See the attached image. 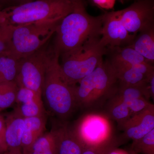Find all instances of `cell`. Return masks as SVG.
Returning a JSON list of instances; mask_svg holds the SVG:
<instances>
[{"label": "cell", "mask_w": 154, "mask_h": 154, "mask_svg": "<svg viewBox=\"0 0 154 154\" xmlns=\"http://www.w3.org/2000/svg\"><path fill=\"white\" fill-rule=\"evenodd\" d=\"M102 15L94 17L80 0L73 11L64 17L56 30L52 46L60 56L76 49L90 38L101 37Z\"/></svg>", "instance_id": "cell-1"}, {"label": "cell", "mask_w": 154, "mask_h": 154, "mask_svg": "<svg viewBox=\"0 0 154 154\" xmlns=\"http://www.w3.org/2000/svg\"><path fill=\"white\" fill-rule=\"evenodd\" d=\"M80 0H34L0 10V22L11 29L35 24L59 22L73 11Z\"/></svg>", "instance_id": "cell-2"}, {"label": "cell", "mask_w": 154, "mask_h": 154, "mask_svg": "<svg viewBox=\"0 0 154 154\" xmlns=\"http://www.w3.org/2000/svg\"><path fill=\"white\" fill-rule=\"evenodd\" d=\"M59 58L53 47L45 76L42 97L51 114L60 120H65L77 106L74 86L70 85L63 76Z\"/></svg>", "instance_id": "cell-3"}, {"label": "cell", "mask_w": 154, "mask_h": 154, "mask_svg": "<svg viewBox=\"0 0 154 154\" xmlns=\"http://www.w3.org/2000/svg\"><path fill=\"white\" fill-rule=\"evenodd\" d=\"M74 86L77 107H98L116 93L118 83L109 60H104Z\"/></svg>", "instance_id": "cell-4"}, {"label": "cell", "mask_w": 154, "mask_h": 154, "mask_svg": "<svg viewBox=\"0 0 154 154\" xmlns=\"http://www.w3.org/2000/svg\"><path fill=\"white\" fill-rule=\"evenodd\" d=\"M100 38H90L80 47L60 57L61 72L70 85H76L104 60L107 49L100 43Z\"/></svg>", "instance_id": "cell-5"}, {"label": "cell", "mask_w": 154, "mask_h": 154, "mask_svg": "<svg viewBox=\"0 0 154 154\" xmlns=\"http://www.w3.org/2000/svg\"><path fill=\"white\" fill-rule=\"evenodd\" d=\"M60 21L35 23L11 29V55L19 60L43 47L54 34Z\"/></svg>", "instance_id": "cell-6"}, {"label": "cell", "mask_w": 154, "mask_h": 154, "mask_svg": "<svg viewBox=\"0 0 154 154\" xmlns=\"http://www.w3.org/2000/svg\"><path fill=\"white\" fill-rule=\"evenodd\" d=\"M49 42L32 54L19 60L15 82L19 88L30 89L42 97V87L52 46Z\"/></svg>", "instance_id": "cell-7"}, {"label": "cell", "mask_w": 154, "mask_h": 154, "mask_svg": "<svg viewBox=\"0 0 154 154\" xmlns=\"http://www.w3.org/2000/svg\"><path fill=\"white\" fill-rule=\"evenodd\" d=\"M72 127L85 148L116 137L111 119L106 113H87L81 116Z\"/></svg>", "instance_id": "cell-8"}, {"label": "cell", "mask_w": 154, "mask_h": 154, "mask_svg": "<svg viewBox=\"0 0 154 154\" xmlns=\"http://www.w3.org/2000/svg\"><path fill=\"white\" fill-rule=\"evenodd\" d=\"M119 12L124 27L134 36L146 28L154 26V0L135 1Z\"/></svg>", "instance_id": "cell-9"}, {"label": "cell", "mask_w": 154, "mask_h": 154, "mask_svg": "<svg viewBox=\"0 0 154 154\" xmlns=\"http://www.w3.org/2000/svg\"><path fill=\"white\" fill-rule=\"evenodd\" d=\"M102 28L100 42L107 49L128 46L136 36L129 33L122 22L119 11L102 15Z\"/></svg>", "instance_id": "cell-10"}, {"label": "cell", "mask_w": 154, "mask_h": 154, "mask_svg": "<svg viewBox=\"0 0 154 154\" xmlns=\"http://www.w3.org/2000/svg\"><path fill=\"white\" fill-rule=\"evenodd\" d=\"M120 129L123 131L122 138L137 140L154 129V106L151 104L139 113L132 116Z\"/></svg>", "instance_id": "cell-11"}, {"label": "cell", "mask_w": 154, "mask_h": 154, "mask_svg": "<svg viewBox=\"0 0 154 154\" xmlns=\"http://www.w3.org/2000/svg\"><path fill=\"white\" fill-rule=\"evenodd\" d=\"M57 154H82L85 147L65 120H60L52 128Z\"/></svg>", "instance_id": "cell-12"}, {"label": "cell", "mask_w": 154, "mask_h": 154, "mask_svg": "<svg viewBox=\"0 0 154 154\" xmlns=\"http://www.w3.org/2000/svg\"><path fill=\"white\" fill-rule=\"evenodd\" d=\"M5 116L8 151L22 152V140L25 126V118L15 110Z\"/></svg>", "instance_id": "cell-13"}, {"label": "cell", "mask_w": 154, "mask_h": 154, "mask_svg": "<svg viewBox=\"0 0 154 154\" xmlns=\"http://www.w3.org/2000/svg\"><path fill=\"white\" fill-rule=\"evenodd\" d=\"M47 116L45 115L25 118V126L22 135V149L25 154L46 128Z\"/></svg>", "instance_id": "cell-14"}, {"label": "cell", "mask_w": 154, "mask_h": 154, "mask_svg": "<svg viewBox=\"0 0 154 154\" xmlns=\"http://www.w3.org/2000/svg\"><path fill=\"white\" fill-rule=\"evenodd\" d=\"M128 46L152 64L154 62V26L140 31Z\"/></svg>", "instance_id": "cell-15"}, {"label": "cell", "mask_w": 154, "mask_h": 154, "mask_svg": "<svg viewBox=\"0 0 154 154\" xmlns=\"http://www.w3.org/2000/svg\"><path fill=\"white\" fill-rule=\"evenodd\" d=\"M107 52L110 54L108 60L113 66H131L141 63H149L142 56L129 46L107 49Z\"/></svg>", "instance_id": "cell-16"}, {"label": "cell", "mask_w": 154, "mask_h": 154, "mask_svg": "<svg viewBox=\"0 0 154 154\" xmlns=\"http://www.w3.org/2000/svg\"><path fill=\"white\" fill-rule=\"evenodd\" d=\"M111 66L114 70L119 86L138 85L145 82L150 77L146 76L133 65Z\"/></svg>", "instance_id": "cell-17"}, {"label": "cell", "mask_w": 154, "mask_h": 154, "mask_svg": "<svg viewBox=\"0 0 154 154\" xmlns=\"http://www.w3.org/2000/svg\"><path fill=\"white\" fill-rule=\"evenodd\" d=\"M106 113L111 120L117 122L120 129L131 116L128 106L116 93L108 100Z\"/></svg>", "instance_id": "cell-18"}, {"label": "cell", "mask_w": 154, "mask_h": 154, "mask_svg": "<svg viewBox=\"0 0 154 154\" xmlns=\"http://www.w3.org/2000/svg\"><path fill=\"white\" fill-rule=\"evenodd\" d=\"M25 154H57L55 137L52 129L38 137Z\"/></svg>", "instance_id": "cell-19"}, {"label": "cell", "mask_w": 154, "mask_h": 154, "mask_svg": "<svg viewBox=\"0 0 154 154\" xmlns=\"http://www.w3.org/2000/svg\"><path fill=\"white\" fill-rule=\"evenodd\" d=\"M19 60L10 54L0 55V83L15 82L19 69Z\"/></svg>", "instance_id": "cell-20"}, {"label": "cell", "mask_w": 154, "mask_h": 154, "mask_svg": "<svg viewBox=\"0 0 154 154\" xmlns=\"http://www.w3.org/2000/svg\"><path fill=\"white\" fill-rule=\"evenodd\" d=\"M18 89L14 81L0 83V112L15 103Z\"/></svg>", "instance_id": "cell-21"}, {"label": "cell", "mask_w": 154, "mask_h": 154, "mask_svg": "<svg viewBox=\"0 0 154 154\" xmlns=\"http://www.w3.org/2000/svg\"><path fill=\"white\" fill-rule=\"evenodd\" d=\"M14 110L24 118L47 114L42 99H37L31 102L17 105Z\"/></svg>", "instance_id": "cell-22"}, {"label": "cell", "mask_w": 154, "mask_h": 154, "mask_svg": "<svg viewBox=\"0 0 154 154\" xmlns=\"http://www.w3.org/2000/svg\"><path fill=\"white\" fill-rule=\"evenodd\" d=\"M131 150L138 154H154V129L142 137L133 141Z\"/></svg>", "instance_id": "cell-23"}, {"label": "cell", "mask_w": 154, "mask_h": 154, "mask_svg": "<svg viewBox=\"0 0 154 154\" xmlns=\"http://www.w3.org/2000/svg\"><path fill=\"white\" fill-rule=\"evenodd\" d=\"M123 142L121 137H116L104 143L85 148L82 154H107L112 149L118 147Z\"/></svg>", "instance_id": "cell-24"}, {"label": "cell", "mask_w": 154, "mask_h": 154, "mask_svg": "<svg viewBox=\"0 0 154 154\" xmlns=\"http://www.w3.org/2000/svg\"><path fill=\"white\" fill-rule=\"evenodd\" d=\"M12 29L0 22V55L11 54V35Z\"/></svg>", "instance_id": "cell-25"}, {"label": "cell", "mask_w": 154, "mask_h": 154, "mask_svg": "<svg viewBox=\"0 0 154 154\" xmlns=\"http://www.w3.org/2000/svg\"><path fill=\"white\" fill-rule=\"evenodd\" d=\"M38 99H42V97L30 89L20 87L17 91L15 103L19 105Z\"/></svg>", "instance_id": "cell-26"}, {"label": "cell", "mask_w": 154, "mask_h": 154, "mask_svg": "<svg viewBox=\"0 0 154 154\" xmlns=\"http://www.w3.org/2000/svg\"><path fill=\"white\" fill-rule=\"evenodd\" d=\"M6 123L5 115L0 112V154L8 151L6 141Z\"/></svg>", "instance_id": "cell-27"}, {"label": "cell", "mask_w": 154, "mask_h": 154, "mask_svg": "<svg viewBox=\"0 0 154 154\" xmlns=\"http://www.w3.org/2000/svg\"><path fill=\"white\" fill-rule=\"evenodd\" d=\"M34 0H0V10L20 5Z\"/></svg>", "instance_id": "cell-28"}, {"label": "cell", "mask_w": 154, "mask_h": 154, "mask_svg": "<svg viewBox=\"0 0 154 154\" xmlns=\"http://www.w3.org/2000/svg\"><path fill=\"white\" fill-rule=\"evenodd\" d=\"M95 6L105 10H110L114 8L116 0H91Z\"/></svg>", "instance_id": "cell-29"}, {"label": "cell", "mask_w": 154, "mask_h": 154, "mask_svg": "<svg viewBox=\"0 0 154 154\" xmlns=\"http://www.w3.org/2000/svg\"><path fill=\"white\" fill-rule=\"evenodd\" d=\"M107 154H131L129 151H127L123 149L115 148L112 149Z\"/></svg>", "instance_id": "cell-30"}, {"label": "cell", "mask_w": 154, "mask_h": 154, "mask_svg": "<svg viewBox=\"0 0 154 154\" xmlns=\"http://www.w3.org/2000/svg\"><path fill=\"white\" fill-rule=\"evenodd\" d=\"M130 152L131 154H138L130 150Z\"/></svg>", "instance_id": "cell-31"}, {"label": "cell", "mask_w": 154, "mask_h": 154, "mask_svg": "<svg viewBox=\"0 0 154 154\" xmlns=\"http://www.w3.org/2000/svg\"><path fill=\"white\" fill-rule=\"evenodd\" d=\"M135 1H137V0H135Z\"/></svg>", "instance_id": "cell-32"}, {"label": "cell", "mask_w": 154, "mask_h": 154, "mask_svg": "<svg viewBox=\"0 0 154 154\" xmlns=\"http://www.w3.org/2000/svg\"><path fill=\"white\" fill-rule=\"evenodd\" d=\"M5 154L4 153V154Z\"/></svg>", "instance_id": "cell-33"}]
</instances>
